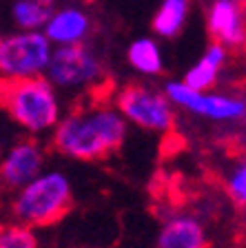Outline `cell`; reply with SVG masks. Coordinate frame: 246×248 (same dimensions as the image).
Masks as SVG:
<instances>
[{
  "label": "cell",
  "instance_id": "8992f818",
  "mask_svg": "<svg viewBox=\"0 0 246 248\" xmlns=\"http://www.w3.org/2000/svg\"><path fill=\"white\" fill-rule=\"evenodd\" d=\"M49 78L60 87L93 82L100 76V64L82 45L62 46L49 62Z\"/></svg>",
  "mask_w": 246,
  "mask_h": 248
},
{
  "label": "cell",
  "instance_id": "52a82bcc",
  "mask_svg": "<svg viewBox=\"0 0 246 248\" xmlns=\"http://www.w3.org/2000/svg\"><path fill=\"white\" fill-rule=\"evenodd\" d=\"M42 151L33 140L20 142L18 146L7 153V157L0 164V186L7 191L22 188L31 180H36L42 169Z\"/></svg>",
  "mask_w": 246,
  "mask_h": 248
},
{
  "label": "cell",
  "instance_id": "5bb4252c",
  "mask_svg": "<svg viewBox=\"0 0 246 248\" xmlns=\"http://www.w3.org/2000/svg\"><path fill=\"white\" fill-rule=\"evenodd\" d=\"M14 18L20 27L36 29L51 18V0H20L14 7Z\"/></svg>",
  "mask_w": 246,
  "mask_h": 248
},
{
  "label": "cell",
  "instance_id": "4fadbf2b",
  "mask_svg": "<svg viewBox=\"0 0 246 248\" xmlns=\"http://www.w3.org/2000/svg\"><path fill=\"white\" fill-rule=\"evenodd\" d=\"M189 14V0H164L153 18V29L164 38H173L184 27Z\"/></svg>",
  "mask_w": 246,
  "mask_h": 248
},
{
  "label": "cell",
  "instance_id": "277c9868",
  "mask_svg": "<svg viewBox=\"0 0 246 248\" xmlns=\"http://www.w3.org/2000/svg\"><path fill=\"white\" fill-rule=\"evenodd\" d=\"M118 107L131 122L149 131L173 129V111L164 95L144 89L142 84H127L118 95Z\"/></svg>",
  "mask_w": 246,
  "mask_h": 248
},
{
  "label": "cell",
  "instance_id": "3957f363",
  "mask_svg": "<svg viewBox=\"0 0 246 248\" xmlns=\"http://www.w3.org/2000/svg\"><path fill=\"white\" fill-rule=\"evenodd\" d=\"M71 208V186L62 173H47L31 180L14 202V215L29 228L58 224Z\"/></svg>",
  "mask_w": 246,
  "mask_h": 248
},
{
  "label": "cell",
  "instance_id": "5b68a950",
  "mask_svg": "<svg viewBox=\"0 0 246 248\" xmlns=\"http://www.w3.org/2000/svg\"><path fill=\"white\" fill-rule=\"evenodd\" d=\"M49 40L40 33H22L0 42V73L9 78L33 76L49 62Z\"/></svg>",
  "mask_w": 246,
  "mask_h": 248
},
{
  "label": "cell",
  "instance_id": "7c38bea8",
  "mask_svg": "<svg viewBox=\"0 0 246 248\" xmlns=\"http://www.w3.org/2000/svg\"><path fill=\"white\" fill-rule=\"evenodd\" d=\"M89 29L87 16L78 9H65L60 14L51 16V20L47 25V36L51 40H58L62 45H76Z\"/></svg>",
  "mask_w": 246,
  "mask_h": 248
},
{
  "label": "cell",
  "instance_id": "6da1fadb",
  "mask_svg": "<svg viewBox=\"0 0 246 248\" xmlns=\"http://www.w3.org/2000/svg\"><path fill=\"white\" fill-rule=\"evenodd\" d=\"M127 138V124L118 113L98 108L96 113H71L58 124L53 146L62 155L82 162L104 160L118 151Z\"/></svg>",
  "mask_w": 246,
  "mask_h": 248
},
{
  "label": "cell",
  "instance_id": "e0dca14e",
  "mask_svg": "<svg viewBox=\"0 0 246 248\" xmlns=\"http://www.w3.org/2000/svg\"><path fill=\"white\" fill-rule=\"evenodd\" d=\"M229 195H231L233 202H237L240 206H244L246 202V169L244 164H240L229 177Z\"/></svg>",
  "mask_w": 246,
  "mask_h": 248
},
{
  "label": "cell",
  "instance_id": "7a4b0ae2",
  "mask_svg": "<svg viewBox=\"0 0 246 248\" xmlns=\"http://www.w3.org/2000/svg\"><path fill=\"white\" fill-rule=\"evenodd\" d=\"M0 108L16 122L33 131H47L58 122V100L45 78L0 76Z\"/></svg>",
  "mask_w": 246,
  "mask_h": 248
},
{
  "label": "cell",
  "instance_id": "8fae6325",
  "mask_svg": "<svg viewBox=\"0 0 246 248\" xmlns=\"http://www.w3.org/2000/svg\"><path fill=\"white\" fill-rule=\"evenodd\" d=\"M224 60H226V49L222 45H217V42H213V45L209 46L206 56L186 73L184 87L193 89V91H197V93H202L204 89H211L215 84L217 71H220V67L224 64Z\"/></svg>",
  "mask_w": 246,
  "mask_h": 248
},
{
  "label": "cell",
  "instance_id": "ba28073f",
  "mask_svg": "<svg viewBox=\"0 0 246 248\" xmlns=\"http://www.w3.org/2000/svg\"><path fill=\"white\" fill-rule=\"evenodd\" d=\"M166 93L171 95V100H175L178 104H182L193 113L209 115V118L215 120H233L244 115V102L242 100H231L224 98V95H202V93L178 82L166 84Z\"/></svg>",
  "mask_w": 246,
  "mask_h": 248
},
{
  "label": "cell",
  "instance_id": "9a60e30c",
  "mask_svg": "<svg viewBox=\"0 0 246 248\" xmlns=\"http://www.w3.org/2000/svg\"><path fill=\"white\" fill-rule=\"evenodd\" d=\"M129 62L142 73H160L162 71V58L155 42L135 40L129 46Z\"/></svg>",
  "mask_w": 246,
  "mask_h": 248
},
{
  "label": "cell",
  "instance_id": "2e32d148",
  "mask_svg": "<svg viewBox=\"0 0 246 248\" xmlns=\"http://www.w3.org/2000/svg\"><path fill=\"white\" fill-rule=\"evenodd\" d=\"M0 248H38V239L25 224H0Z\"/></svg>",
  "mask_w": 246,
  "mask_h": 248
},
{
  "label": "cell",
  "instance_id": "30bf717a",
  "mask_svg": "<svg viewBox=\"0 0 246 248\" xmlns=\"http://www.w3.org/2000/svg\"><path fill=\"white\" fill-rule=\"evenodd\" d=\"M158 248H209V237L197 219L180 215L162 226Z\"/></svg>",
  "mask_w": 246,
  "mask_h": 248
},
{
  "label": "cell",
  "instance_id": "9c48e42d",
  "mask_svg": "<svg viewBox=\"0 0 246 248\" xmlns=\"http://www.w3.org/2000/svg\"><path fill=\"white\" fill-rule=\"evenodd\" d=\"M209 33L213 42L226 46L244 45V11L242 0H215L209 11Z\"/></svg>",
  "mask_w": 246,
  "mask_h": 248
}]
</instances>
